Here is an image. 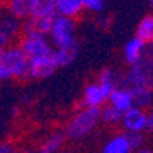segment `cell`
I'll return each instance as SVG.
<instances>
[{
  "label": "cell",
  "mask_w": 153,
  "mask_h": 153,
  "mask_svg": "<svg viewBox=\"0 0 153 153\" xmlns=\"http://www.w3.org/2000/svg\"><path fill=\"white\" fill-rule=\"evenodd\" d=\"M23 33V21L14 17L11 12H0V46H14V41Z\"/></svg>",
  "instance_id": "cell-6"
},
{
  "label": "cell",
  "mask_w": 153,
  "mask_h": 153,
  "mask_svg": "<svg viewBox=\"0 0 153 153\" xmlns=\"http://www.w3.org/2000/svg\"><path fill=\"white\" fill-rule=\"evenodd\" d=\"M120 126L126 134H144L149 130V112L138 106L130 108L123 114Z\"/></svg>",
  "instance_id": "cell-7"
},
{
  "label": "cell",
  "mask_w": 153,
  "mask_h": 153,
  "mask_svg": "<svg viewBox=\"0 0 153 153\" xmlns=\"http://www.w3.org/2000/svg\"><path fill=\"white\" fill-rule=\"evenodd\" d=\"M144 62L147 65V70H149V74H150V85H152V88H153V58L144 59Z\"/></svg>",
  "instance_id": "cell-25"
},
{
  "label": "cell",
  "mask_w": 153,
  "mask_h": 153,
  "mask_svg": "<svg viewBox=\"0 0 153 153\" xmlns=\"http://www.w3.org/2000/svg\"><path fill=\"white\" fill-rule=\"evenodd\" d=\"M29 59V77L41 80L50 77L58 65L55 61V47L46 35H23L18 44Z\"/></svg>",
  "instance_id": "cell-1"
},
{
  "label": "cell",
  "mask_w": 153,
  "mask_h": 153,
  "mask_svg": "<svg viewBox=\"0 0 153 153\" xmlns=\"http://www.w3.org/2000/svg\"><path fill=\"white\" fill-rule=\"evenodd\" d=\"M20 153H33V152H30V150H25V152H20Z\"/></svg>",
  "instance_id": "cell-29"
},
{
  "label": "cell",
  "mask_w": 153,
  "mask_h": 153,
  "mask_svg": "<svg viewBox=\"0 0 153 153\" xmlns=\"http://www.w3.org/2000/svg\"><path fill=\"white\" fill-rule=\"evenodd\" d=\"M56 2V15L77 18L83 11V0H55Z\"/></svg>",
  "instance_id": "cell-15"
},
{
  "label": "cell",
  "mask_w": 153,
  "mask_h": 153,
  "mask_svg": "<svg viewBox=\"0 0 153 153\" xmlns=\"http://www.w3.org/2000/svg\"><path fill=\"white\" fill-rule=\"evenodd\" d=\"M83 8L86 12L99 17L105 14L106 3H105V0H83Z\"/></svg>",
  "instance_id": "cell-21"
},
{
  "label": "cell",
  "mask_w": 153,
  "mask_h": 153,
  "mask_svg": "<svg viewBox=\"0 0 153 153\" xmlns=\"http://www.w3.org/2000/svg\"><path fill=\"white\" fill-rule=\"evenodd\" d=\"M149 5H150V8L153 9V0H149Z\"/></svg>",
  "instance_id": "cell-28"
},
{
  "label": "cell",
  "mask_w": 153,
  "mask_h": 153,
  "mask_svg": "<svg viewBox=\"0 0 153 153\" xmlns=\"http://www.w3.org/2000/svg\"><path fill=\"white\" fill-rule=\"evenodd\" d=\"M106 102H108V94L103 91V88L100 86V83L97 80L90 82L83 86L82 97H80L82 106H85V108H103Z\"/></svg>",
  "instance_id": "cell-9"
},
{
  "label": "cell",
  "mask_w": 153,
  "mask_h": 153,
  "mask_svg": "<svg viewBox=\"0 0 153 153\" xmlns=\"http://www.w3.org/2000/svg\"><path fill=\"white\" fill-rule=\"evenodd\" d=\"M123 112H120L118 109H115L111 105H105L102 108V121L108 126H118L121 124Z\"/></svg>",
  "instance_id": "cell-20"
},
{
  "label": "cell",
  "mask_w": 153,
  "mask_h": 153,
  "mask_svg": "<svg viewBox=\"0 0 153 153\" xmlns=\"http://www.w3.org/2000/svg\"><path fill=\"white\" fill-rule=\"evenodd\" d=\"M146 50H147V44L138 36H134L126 41V44L123 46L121 55H123V61L124 64H127L129 67L141 64L146 58Z\"/></svg>",
  "instance_id": "cell-8"
},
{
  "label": "cell",
  "mask_w": 153,
  "mask_h": 153,
  "mask_svg": "<svg viewBox=\"0 0 153 153\" xmlns=\"http://www.w3.org/2000/svg\"><path fill=\"white\" fill-rule=\"evenodd\" d=\"M102 121V108H85L80 109L70 117L65 126V135L71 141H80L91 135L96 127Z\"/></svg>",
  "instance_id": "cell-2"
},
{
  "label": "cell",
  "mask_w": 153,
  "mask_h": 153,
  "mask_svg": "<svg viewBox=\"0 0 153 153\" xmlns=\"http://www.w3.org/2000/svg\"><path fill=\"white\" fill-rule=\"evenodd\" d=\"M130 138L126 132H118L109 137L102 147V153H134Z\"/></svg>",
  "instance_id": "cell-12"
},
{
  "label": "cell",
  "mask_w": 153,
  "mask_h": 153,
  "mask_svg": "<svg viewBox=\"0 0 153 153\" xmlns=\"http://www.w3.org/2000/svg\"><path fill=\"white\" fill-rule=\"evenodd\" d=\"M67 140V135L62 130H55V132L49 134L42 143L39 144L36 153H61Z\"/></svg>",
  "instance_id": "cell-14"
},
{
  "label": "cell",
  "mask_w": 153,
  "mask_h": 153,
  "mask_svg": "<svg viewBox=\"0 0 153 153\" xmlns=\"http://www.w3.org/2000/svg\"><path fill=\"white\" fill-rule=\"evenodd\" d=\"M124 86L127 88H140V86H152L150 85V74L147 70V65L143 61L138 65H134L127 70V73L124 74Z\"/></svg>",
  "instance_id": "cell-10"
},
{
  "label": "cell",
  "mask_w": 153,
  "mask_h": 153,
  "mask_svg": "<svg viewBox=\"0 0 153 153\" xmlns=\"http://www.w3.org/2000/svg\"><path fill=\"white\" fill-rule=\"evenodd\" d=\"M55 17L29 18L23 21V35H46L49 36Z\"/></svg>",
  "instance_id": "cell-13"
},
{
  "label": "cell",
  "mask_w": 153,
  "mask_h": 153,
  "mask_svg": "<svg viewBox=\"0 0 153 153\" xmlns=\"http://www.w3.org/2000/svg\"><path fill=\"white\" fill-rule=\"evenodd\" d=\"M2 58H3V56H2ZM2 58H0V83H2V82H6V80H9V79H12V77H11V73L8 71L6 65H5L3 61H2Z\"/></svg>",
  "instance_id": "cell-23"
},
{
  "label": "cell",
  "mask_w": 153,
  "mask_h": 153,
  "mask_svg": "<svg viewBox=\"0 0 153 153\" xmlns=\"http://www.w3.org/2000/svg\"><path fill=\"white\" fill-rule=\"evenodd\" d=\"M2 61L6 65L8 71L11 73L12 79L23 80V79L29 77V59L20 46L6 47Z\"/></svg>",
  "instance_id": "cell-5"
},
{
  "label": "cell",
  "mask_w": 153,
  "mask_h": 153,
  "mask_svg": "<svg viewBox=\"0 0 153 153\" xmlns=\"http://www.w3.org/2000/svg\"><path fill=\"white\" fill-rule=\"evenodd\" d=\"M108 105L114 106L115 109H118L120 112H126L129 111L130 108L135 106V97H134V93L130 88L127 86H118L117 90L112 91V94L109 96L108 99Z\"/></svg>",
  "instance_id": "cell-11"
},
{
  "label": "cell",
  "mask_w": 153,
  "mask_h": 153,
  "mask_svg": "<svg viewBox=\"0 0 153 153\" xmlns=\"http://www.w3.org/2000/svg\"><path fill=\"white\" fill-rule=\"evenodd\" d=\"M149 130L153 132V106L150 108V111H149Z\"/></svg>",
  "instance_id": "cell-26"
},
{
  "label": "cell",
  "mask_w": 153,
  "mask_h": 153,
  "mask_svg": "<svg viewBox=\"0 0 153 153\" xmlns=\"http://www.w3.org/2000/svg\"><path fill=\"white\" fill-rule=\"evenodd\" d=\"M79 55V42L70 46V47H65V49H56L55 50V61L58 68H64L67 65L73 64L76 61Z\"/></svg>",
  "instance_id": "cell-17"
},
{
  "label": "cell",
  "mask_w": 153,
  "mask_h": 153,
  "mask_svg": "<svg viewBox=\"0 0 153 153\" xmlns=\"http://www.w3.org/2000/svg\"><path fill=\"white\" fill-rule=\"evenodd\" d=\"M97 82L100 83L103 91L108 94V99H109V96L112 94V91L117 90L118 86H120V77H118L117 71H114L111 68L102 70L99 73V76H97Z\"/></svg>",
  "instance_id": "cell-16"
},
{
  "label": "cell",
  "mask_w": 153,
  "mask_h": 153,
  "mask_svg": "<svg viewBox=\"0 0 153 153\" xmlns=\"http://www.w3.org/2000/svg\"><path fill=\"white\" fill-rule=\"evenodd\" d=\"M0 135H2V124H0Z\"/></svg>",
  "instance_id": "cell-30"
},
{
  "label": "cell",
  "mask_w": 153,
  "mask_h": 153,
  "mask_svg": "<svg viewBox=\"0 0 153 153\" xmlns=\"http://www.w3.org/2000/svg\"><path fill=\"white\" fill-rule=\"evenodd\" d=\"M0 153H17V150L11 143H0Z\"/></svg>",
  "instance_id": "cell-24"
},
{
  "label": "cell",
  "mask_w": 153,
  "mask_h": 153,
  "mask_svg": "<svg viewBox=\"0 0 153 153\" xmlns=\"http://www.w3.org/2000/svg\"><path fill=\"white\" fill-rule=\"evenodd\" d=\"M135 36L141 38L146 44L153 42V14H147L140 20V23L137 25Z\"/></svg>",
  "instance_id": "cell-18"
},
{
  "label": "cell",
  "mask_w": 153,
  "mask_h": 153,
  "mask_svg": "<svg viewBox=\"0 0 153 153\" xmlns=\"http://www.w3.org/2000/svg\"><path fill=\"white\" fill-rule=\"evenodd\" d=\"M76 32H77V23L74 18L56 15L53 18L49 39L55 49H65L77 42Z\"/></svg>",
  "instance_id": "cell-4"
},
{
  "label": "cell",
  "mask_w": 153,
  "mask_h": 153,
  "mask_svg": "<svg viewBox=\"0 0 153 153\" xmlns=\"http://www.w3.org/2000/svg\"><path fill=\"white\" fill-rule=\"evenodd\" d=\"M127 135L130 138V143H132L134 150L143 149V146H144V135L143 134H127Z\"/></svg>",
  "instance_id": "cell-22"
},
{
  "label": "cell",
  "mask_w": 153,
  "mask_h": 153,
  "mask_svg": "<svg viewBox=\"0 0 153 153\" xmlns=\"http://www.w3.org/2000/svg\"><path fill=\"white\" fill-rule=\"evenodd\" d=\"M134 153H153V150H150V149H146V147H143V149H138V150H135Z\"/></svg>",
  "instance_id": "cell-27"
},
{
  "label": "cell",
  "mask_w": 153,
  "mask_h": 153,
  "mask_svg": "<svg viewBox=\"0 0 153 153\" xmlns=\"http://www.w3.org/2000/svg\"><path fill=\"white\" fill-rule=\"evenodd\" d=\"M134 97H135V106L147 109L153 106V88L152 86H140V88H132Z\"/></svg>",
  "instance_id": "cell-19"
},
{
  "label": "cell",
  "mask_w": 153,
  "mask_h": 153,
  "mask_svg": "<svg viewBox=\"0 0 153 153\" xmlns=\"http://www.w3.org/2000/svg\"><path fill=\"white\" fill-rule=\"evenodd\" d=\"M61 153H71V152H64V150H62V152H61Z\"/></svg>",
  "instance_id": "cell-31"
},
{
  "label": "cell",
  "mask_w": 153,
  "mask_h": 153,
  "mask_svg": "<svg viewBox=\"0 0 153 153\" xmlns=\"http://www.w3.org/2000/svg\"><path fill=\"white\" fill-rule=\"evenodd\" d=\"M6 11L21 21L29 18L56 17L55 0H6Z\"/></svg>",
  "instance_id": "cell-3"
}]
</instances>
